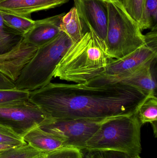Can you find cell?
<instances>
[{
    "label": "cell",
    "mask_w": 157,
    "mask_h": 158,
    "mask_svg": "<svg viewBox=\"0 0 157 158\" xmlns=\"http://www.w3.org/2000/svg\"><path fill=\"white\" fill-rule=\"evenodd\" d=\"M148 95L120 83L89 85L50 82L30 92L29 100L52 122L130 116Z\"/></svg>",
    "instance_id": "obj_1"
},
{
    "label": "cell",
    "mask_w": 157,
    "mask_h": 158,
    "mask_svg": "<svg viewBox=\"0 0 157 158\" xmlns=\"http://www.w3.org/2000/svg\"><path fill=\"white\" fill-rule=\"evenodd\" d=\"M29 91L13 89H0V106L29 100Z\"/></svg>",
    "instance_id": "obj_21"
},
{
    "label": "cell",
    "mask_w": 157,
    "mask_h": 158,
    "mask_svg": "<svg viewBox=\"0 0 157 158\" xmlns=\"http://www.w3.org/2000/svg\"><path fill=\"white\" fill-rule=\"evenodd\" d=\"M50 122L39 108L29 100L0 106V124L22 137L32 129Z\"/></svg>",
    "instance_id": "obj_7"
},
{
    "label": "cell",
    "mask_w": 157,
    "mask_h": 158,
    "mask_svg": "<svg viewBox=\"0 0 157 158\" xmlns=\"http://www.w3.org/2000/svg\"><path fill=\"white\" fill-rule=\"evenodd\" d=\"M157 0H145L143 13L139 25L141 31L157 25Z\"/></svg>",
    "instance_id": "obj_19"
},
{
    "label": "cell",
    "mask_w": 157,
    "mask_h": 158,
    "mask_svg": "<svg viewBox=\"0 0 157 158\" xmlns=\"http://www.w3.org/2000/svg\"><path fill=\"white\" fill-rule=\"evenodd\" d=\"M65 14L64 13L35 21L32 28L24 35V39L38 48L48 43L61 31V23Z\"/></svg>",
    "instance_id": "obj_12"
},
{
    "label": "cell",
    "mask_w": 157,
    "mask_h": 158,
    "mask_svg": "<svg viewBox=\"0 0 157 158\" xmlns=\"http://www.w3.org/2000/svg\"><path fill=\"white\" fill-rule=\"evenodd\" d=\"M0 1H3V0H0Z\"/></svg>",
    "instance_id": "obj_31"
},
{
    "label": "cell",
    "mask_w": 157,
    "mask_h": 158,
    "mask_svg": "<svg viewBox=\"0 0 157 158\" xmlns=\"http://www.w3.org/2000/svg\"><path fill=\"white\" fill-rule=\"evenodd\" d=\"M43 156V153L26 143L6 150L0 158H37Z\"/></svg>",
    "instance_id": "obj_20"
},
{
    "label": "cell",
    "mask_w": 157,
    "mask_h": 158,
    "mask_svg": "<svg viewBox=\"0 0 157 158\" xmlns=\"http://www.w3.org/2000/svg\"><path fill=\"white\" fill-rule=\"evenodd\" d=\"M135 113L122 116L103 123L86 143L84 150L89 151H116L132 157L142 151L141 127Z\"/></svg>",
    "instance_id": "obj_3"
},
{
    "label": "cell",
    "mask_w": 157,
    "mask_h": 158,
    "mask_svg": "<svg viewBox=\"0 0 157 158\" xmlns=\"http://www.w3.org/2000/svg\"><path fill=\"white\" fill-rule=\"evenodd\" d=\"M154 62L149 61L123 75L115 77H98L85 84L98 85L120 83L134 86L148 94H156V81L152 72V64Z\"/></svg>",
    "instance_id": "obj_9"
},
{
    "label": "cell",
    "mask_w": 157,
    "mask_h": 158,
    "mask_svg": "<svg viewBox=\"0 0 157 158\" xmlns=\"http://www.w3.org/2000/svg\"><path fill=\"white\" fill-rule=\"evenodd\" d=\"M106 5L108 28L104 40L112 58L122 59L146 44L138 23L127 13L121 0H101Z\"/></svg>",
    "instance_id": "obj_4"
},
{
    "label": "cell",
    "mask_w": 157,
    "mask_h": 158,
    "mask_svg": "<svg viewBox=\"0 0 157 158\" xmlns=\"http://www.w3.org/2000/svg\"><path fill=\"white\" fill-rule=\"evenodd\" d=\"M82 158H104L102 152L82 150Z\"/></svg>",
    "instance_id": "obj_27"
},
{
    "label": "cell",
    "mask_w": 157,
    "mask_h": 158,
    "mask_svg": "<svg viewBox=\"0 0 157 158\" xmlns=\"http://www.w3.org/2000/svg\"><path fill=\"white\" fill-rule=\"evenodd\" d=\"M134 158H142L140 156H135L134 157Z\"/></svg>",
    "instance_id": "obj_29"
},
{
    "label": "cell",
    "mask_w": 157,
    "mask_h": 158,
    "mask_svg": "<svg viewBox=\"0 0 157 158\" xmlns=\"http://www.w3.org/2000/svg\"><path fill=\"white\" fill-rule=\"evenodd\" d=\"M120 117L122 116L103 119H76L52 121L41 128L62 139L66 146L83 150L86 143L103 123Z\"/></svg>",
    "instance_id": "obj_6"
},
{
    "label": "cell",
    "mask_w": 157,
    "mask_h": 158,
    "mask_svg": "<svg viewBox=\"0 0 157 158\" xmlns=\"http://www.w3.org/2000/svg\"><path fill=\"white\" fill-rule=\"evenodd\" d=\"M75 7L84 26L92 28L105 40L108 28V14L106 5L101 0H73Z\"/></svg>",
    "instance_id": "obj_11"
},
{
    "label": "cell",
    "mask_w": 157,
    "mask_h": 158,
    "mask_svg": "<svg viewBox=\"0 0 157 158\" xmlns=\"http://www.w3.org/2000/svg\"><path fill=\"white\" fill-rule=\"evenodd\" d=\"M38 49L23 38L11 51L0 55V72L15 82Z\"/></svg>",
    "instance_id": "obj_10"
},
{
    "label": "cell",
    "mask_w": 157,
    "mask_h": 158,
    "mask_svg": "<svg viewBox=\"0 0 157 158\" xmlns=\"http://www.w3.org/2000/svg\"><path fill=\"white\" fill-rule=\"evenodd\" d=\"M26 143L23 137L12 129L0 124V144L20 146Z\"/></svg>",
    "instance_id": "obj_23"
},
{
    "label": "cell",
    "mask_w": 157,
    "mask_h": 158,
    "mask_svg": "<svg viewBox=\"0 0 157 158\" xmlns=\"http://www.w3.org/2000/svg\"><path fill=\"white\" fill-rule=\"evenodd\" d=\"M43 156H42L40 157L37 158H43Z\"/></svg>",
    "instance_id": "obj_30"
},
{
    "label": "cell",
    "mask_w": 157,
    "mask_h": 158,
    "mask_svg": "<svg viewBox=\"0 0 157 158\" xmlns=\"http://www.w3.org/2000/svg\"><path fill=\"white\" fill-rule=\"evenodd\" d=\"M23 138L27 144L43 154L67 147L62 139L40 127L30 130Z\"/></svg>",
    "instance_id": "obj_14"
},
{
    "label": "cell",
    "mask_w": 157,
    "mask_h": 158,
    "mask_svg": "<svg viewBox=\"0 0 157 158\" xmlns=\"http://www.w3.org/2000/svg\"><path fill=\"white\" fill-rule=\"evenodd\" d=\"M104 158H134L125 153L116 151L102 152Z\"/></svg>",
    "instance_id": "obj_26"
},
{
    "label": "cell",
    "mask_w": 157,
    "mask_h": 158,
    "mask_svg": "<svg viewBox=\"0 0 157 158\" xmlns=\"http://www.w3.org/2000/svg\"><path fill=\"white\" fill-rule=\"evenodd\" d=\"M73 43L61 31L53 40L39 47L15 82V88L31 92L49 84L56 66Z\"/></svg>",
    "instance_id": "obj_5"
},
{
    "label": "cell",
    "mask_w": 157,
    "mask_h": 158,
    "mask_svg": "<svg viewBox=\"0 0 157 158\" xmlns=\"http://www.w3.org/2000/svg\"><path fill=\"white\" fill-rule=\"evenodd\" d=\"M112 59L104 40L89 28L68 48L53 77L73 83H85L102 74Z\"/></svg>",
    "instance_id": "obj_2"
},
{
    "label": "cell",
    "mask_w": 157,
    "mask_h": 158,
    "mask_svg": "<svg viewBox=\"0 0 157 158\" xmlns=\"http://www.w3.org/2000/svg\"><path fill=\"white\" fill-rule=\"evenodd\" d=\"M14 146L10 145L4 144H0V156L2 154L5 152L6 150L12 148Z\"/></svg>",
    "instance_id": "obj_28"
},
{
    "label": "cell",
    "mask_w": 157,
    "mask_h": 158,
    "mask_svg": "<svg viewBox=\"0 0 157 158\" xmlns=\"http://www.w3.org/2000/svg\"><path fill=\"white\" fill-rule=\"evenodd\" d=\"M157 31L151 30L145 35V45L122 59H112L104 72L98 77H115L123 75L147 62L155 61L157 56Z\"/></svg>",
    "instance_id": "obj_8"
},
{
    "label": "cell",
    "mask_w": 157,
    "mask_h": 158,
    "mask_svg": "<svg viewBox=\"0 0 157 158\" xmlns=\"http://www.w3.org/2000/svg\"><path fill=\"white\" fill-rule=\"evenodd\" d=\"M24 38V36L7 26L0 14V55L11 51Z\"/></svg>",
    "instance_id": "obj_17"
},
{
    "label": "cell",
    "mask_w": 157,
    "mask_h": 158,
    "mask_svg": "<svg viewBox=\"0 0 157 158\" xmlns=\"http://www.w3.org/2000/svg\"><path fill=\"white\" fill-rule=\"evenodd\" d=\"M70 0H3L0 11L20 16L30 18L32 13L55 8Z\"/></svg>",
    "instance_id": "obj_13"
},
{
    "label": "cell",
    "mask_w": 157,
    "mask_h": 158,
    "mask_svg": "<svg viewBox=\"0 0 157 158\" xmlns=\"http://www.w3.org/2000/svg\"><path fill=\"white\" fill-rule=\"evenodd\" d=\"M43 158H82V150L71 147H65L43 154Z\"/></svg>",
    "instance_id": "obj_24"
},
{
    "label": "cell",
    "mask_w": 157,
    "mask_h": 158,
    "mask_svg": "<svg viewBox=\"0 0 157 158\" xmlns=\"http://www.w3.org/2000/svg\"><path fill=\"white\" fill-rule=\"evenodd\" d=\"M15 88V82L0 72V89H8Z\"/></svg>",
    "instance_id": "obj_25"
},
{
    "label": "cell",
    "mask_w": 157,
    "mask_h": 158,
    "mask_svg": "<svg viewBox=\"0 0 157 158\" xmlns=\"http://www.w3.org/2000/svg\"><path fill=\"white\" fill-rule=\"evenodd\" d=\"M121 2L127 13L138 25H140L143 17L145 0H121Z\"/></svg>",
    "instance_id": "obj_22"
},
{
    "label": "cell",
    "mask_w": 157,
    "mask_h": 158,
    "mask_svg": "<svg viewBox=\"0 0 157 158\" xmlns=\"http://www.w3.org/2000/svg\"><path fill=\"white\" fill-rule=\"evenodd\" d=\"M135 114L142 125L151 123L157 128V98L156 94H150L138 107Z\"/></svg>",
    "instance_id": "obj_16"
},
{
    "label": "cell",
    "mask_w": 157,
    "mask_h": 158,
    "mask_svg": "<svg viewBox=\"0 0 157 158\" xmlns=\"http://www.w3.org/2000/svg\"><path fill=\"white\" fill-rule=\"evenodd\" d=\"M0 14L5 23L23 36L26 34L34 26L35 20L31 18L20 16L0 11Z\"/></svg>",
    "instance_id": "obj_18"
},
{
    "label": "cell",
    "mask_w": 157,
    "mask_h": 158,
    "mask_svg": "<svg viewBox=\"0 0 157 158\" xmlns=\"http://www.w3.org/2000/svg\"><path fill=\"white\" fill-rule=\"evenodd\" d=\"M84 27L77 10L74 6L64 16L61 23V29L68 35L73 42H75L80 40L87 30H84Z\"/></svg>",
    "instance_id": "obj_15"
}]
</instances>
